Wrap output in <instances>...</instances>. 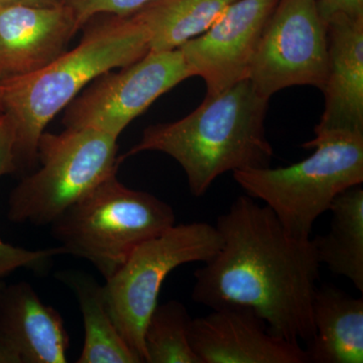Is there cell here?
Instances as JSON below:
<instances>
[{
  "label": "cell",
  "instance_id": "cell-5",
  "mask_svg": "<svg viewBox=\"0 0 363 363\" xmlns=\"http://www.w3.org/2000/svg\"><path fill=\"white\" fill-rule=\"evenodd\" d=\"M173 207L145 191L107 177L52 222V234L66 255L90 262L105 281L138 245L175 225Z\"/></svg>",
  "mask_w": 363,
  "mask_h": 363
},
{
  "label": "cell",
  "instance_id": "cell-6",
  "mask_svg": "<svg viewBox=\"0 0 363 363\" xmlns=\"http://www.w3.org/2000/svg\"><path fill=\"white\" fill-rule=\"evenodd\" d=\"M117 138L93 128L43 133L40 168L13 189L7 217L14 223L49 225L107 177L117 173Z\"/></svg>",
  "mask_w": 363,
  "mask_h": 363
},
{
  "label": "cell",
  "instance_id": "cell-4",
  "mask_svg": "<svg viewBox=\"0 0 363 363\" xmlns=\"http://www.w3.org/2000/svg\"><path fill=\"white\" fill-rule=\"evenodd\" d=\"M303 147L314 152L297 164L242 169L233 172V178L245 195L264 202L289 233L308 240L334 199L362 185L363 135H315Z\"/></svg>",
  "mask_w": 363,
  "mask_h": 363
},
{
  "label": "cell",
  "instance_id": "cell-10",
  "mask_svg": "<svg viewBox=\"0 0 363 363\" xmlns=\"http://www.w3.org/2000/svg\"><path fill=\"white\" fill-rule=\"evenodd\" d=\"M279 0H236L201 35L179 50L213 96L248 77L255 50Z\"/></svg>",
  "mask_w": 363,
  "mask_h": 363
},
{
  "label": "cell",
  "instance_id": "cell-25",
  "mask_svg": "<svg viewBox=\"0 0 363 363\" xmlns=\"http://www.w3.org/2000/svg\"><path fill=\"white\" fill-rule=\"evenodd\" d=\"M4 286H6V284L4 281H0V294H1L2 290H4Z\"/></svg>",
  "mask_w": 363,
  "mask_h": 363
},
{
  "label": "cell",
  "instance_id": "cell-7",
  "mask_svg": "<svg viewBox=\"0 0 363 363\" xmlns=\"http://www.w3.org/2000/svg\"><path fill=\"white\" fill-rule=\"evenodd\" d=\"M222 240L216 226L206 222L173 225L145 241L104 285L114 324L128 346L145 362L143 332L157 306L164 279L177 267L207 262Z\"/></svg>",
  "mask_w": 363,
  "mask_h": 363
},
{
  "label": "cell",
  "instance_id": "cell-18",
  "mask_svg": "<svg viewBox=\"0 0 363 363\" xmlns=\"http://www.w3.org/2000/svg\"><path fill=\"white\" fill-rule=\"evenodd\" d=\"M234 1L152 0L130 16L147 33L150 51H172L204 33Z\"/></svg>",
  "mask_w": 363,
  "mask_h": 363
},
{
  "label": "cell",
  "instance_id": "cell-12",
  "mask_svg": "<svg viewBox=\"0 0 363 363\" xmlns=\"http://www.w3.org/2000/svg\"><path fill=\"white\" fill-rule=\"evenodd\" d=\"M82 23L68 4L0 11V81L28 75L66 52Z\"/></svg>",
  "mask_w": 363,
  "mask_h": 363
},
{
  "label": "cell",
  "instance_id": "cell-17",
  "mask_svg": "<svg viewBox=\"0 0 363 363\" xmlns=\"http://www.w3.org/2000/svg\"><path fill=\"white\" fill-rule=\"evenodd\" d=\"M328 233L313 238L321 264L363 293V189L353 186L332 202Z\"/></svg>",
  "mask_w": 363,
  "mask_h": 363
},
{
  "label": "cell",
  "instance_id": "cell-11",
  "mask_svg": "<svg viewBox=\"0 0 363 363\" xmlns=\"http://www.w3.org/2000/svg\"><path fill=\"white\" fill-rule=\"evenodd\" d=\"M189 339L202 363H309L300 343L274 335L247 308L213 309L191 320Z\"/></svg>",
  "mask_w": 363,
  "mask_h": 363
},
{
  "label": "cell",
  "instance_id": "cell-3",
  "mask_svg": "<svg viewBox=\"0 0 363 363\" xmlns=\"http://www.w3.org/2000/svg\"><path fill=\"white\" fill-rule=\"evenodd\" d=\"M84 26V37L75 49L33 73L0 81V106L11 117L16 135V169L37 164L45 126L86 85L150 52L149 35L133 16H94Z\"/></svg>",
  "mask_w": 363,
  "mask_h": 363
},
{
  "label": "cell",
  "instance_id": "cell-2",
  "mask_svg": "<svg viewBox=\"0 0 363 363\" xmlns=\"http://www.w3.org/2000/svg\"><path fill=\"white\" fill-rule=\"evenodd\" d=\"M269 102L245 79L205 96L180 121L145 128L140 143L119 160L143 152H164L183 168L190 192L201 197L228 172L269 167L274 150L264 126Z\"/></svg>",
  "mask_w": 363,
  "mask_h": 363
},
{
  "label": "cell",
  "instance_id": "cell-23",
  "mask_svg": "<svg viewBox=\"0 0 363 363\" xmlns=\"http://www.w3.org/2000/svg\"><path fill=\"white\" fill-rule=\"evenodd\" d=\"M318 13L325 25L336 16L363 20V0H315Z\"/></svg>",
  "mask_w": 363,
  "mask_h": 363
},
{
  "label": "cell",
  "instance_id": "cell-21",
  "mask_svg": "<svg viewBox=\"0 0 363 363\" xmlns=\"http://www.w3.org/2000/svg\"><path fill=\"white\" fill-rule=\"evenodd\" d=\"M152 0H65L72 7L78 20L84 26L94 16L101 14L128 16Z\"/></svg>",
  "mask_w": 363,
  "mask_h": 363
},
{
  "label": "cell",
  "instance_id": "cell-24",
  "mask_svg": "<svg viewBox=\"0 0 363 363\" xmlns=\"http://www.w3.org/2000/svg\"><path fill=\"white\" fill-rule=\"evenodd\" d=\"M65 4V0H0V11L13 6L52 7Z\"/></svg>",
  "mask_w": 363,
  "mask_h": 363
},
{
  "label": "cell",
  "instance_id": "cell-15",
  "mask_svg": "<svg viewBox=\"0 0 363 363\" xmlns=\"http://www.w3.org/2000/svg\"><path fill=\"white\" fill-rule=\"evenodd\" d=\"M315 333L307 342L309 363L363 362V300L336 286H319L313 301Z\"/></svg>",
  "mask_w": 363,
  "mask_h": 363
},
{
  "label": "cell",
  "instance_id": "cell-26",
  "mask_svg": "<svg viewBox=\"0 0 363 363\" xmlns=\"http://www.w3.org/2000/svg\"><path fill=\"white\" fill-rule=\"evenodd\" d=\"M0 112H2L1 106H0Z\"/></svg>",
  "mask_w": 363,
  "mask_h": 363
},
{
  "label": "cell",
  "instance_id": "cell-1",
  "mask_svg": "<svg viewBox=\"0 0 363 363\" xmlns=\"http://www.w3.org/2000/svg\"><path fill=\"white\" fill-rule=\"evenodd\" d=\"M216 228L221 247L195 272L193 301L212 310L247 308L274 335L309 342L321 267L312 238L289 233L269 208L247 195L234 200Z\"/></svg>",
  "mask_w": 363,
  "mask_h": 363
},
{
  "label": "cell",
  "instance_id": "cell-19",
  "mask_svg": "<svg viewBox=\"0 0 363 363\" xmlns=\"http://www.w3.org/2000/svg\"><path fill=\"white\" fill-rule=\"evenodd\" d=\"M191 320L179 301L157 304L143 332L145 362L202 363L189 339Z\"/></svg>",
  "mask_w": 363,
  "mask_h": 363
},
{
  "label": "cell",
  "instance_id": "cell-8",
  "mask_svg": "<svg viewBox=\"0 0 363 363\" xmlns=\"http://www.w3.org/2000/svg\"><path fill=\"white\" fill-rule=\"evenodd\" d=\"M327 64V26L316 1L279 0L260 35L247 79L269 100L292 86L322 91Z\"/></svg>",
  "mask_w": 363,
  "mask_h": 363
},
{
  "label": "cell",
  "instance_id": "cell-20",
  "mask_svg": "<svg viewBox=\"0 0 363 363\" xmlns=\"http://www.w3.org/2000/svg\"><path fill=\"white\" fill-rule=\"evenodd\" d=\"M61 255H66V250L62 247L28 250L0 240V281L21 267L43 271L55 257Z\"/></svg>",
  "mask_w": 363,
  "mask_h": 363
},
{
  "label": "cell",
  "instance_id": "cell-9",
  "mask_svg": "<svg viewBox=\"0 0 363 363\" xmlns=\"http://www.w3.org/2000/svg\"><path fill=\"white\" fill-rule=\"evenodd\" d=\"M194 77L180 50L150 51L121 71H111L66 107V128H93L118 138L157 98Z\"/></svg>",
  "mask_w": 363,
  "mask_h": 363
},
{
  "label": "cell",
  "instance_id": "cell-16",
  "mask_svg": "<svg viewBox=\"0 0 363 363\" xmlns=\"http://www.w3.org/2000/svg\"><path fill=\"white\" fill-rule=\"evenodd\" d=\"M57 277L75 294L82 313L85 338L77 362L143 363L114 324L104 286L80 272H60Z\"/></svg>",
  "mask_w": 363,
  "mask_h": 363
},
{
  "label": "cell",
  "instance_id": "cell-13",
  "mask_svg": "<svg viewBox=\"0 0 363 363\" xmlns=\"http://www.w3.org/2000/svg\"><path fill=\"white\" fill-rule=\"evenodd\" d=\"M70 338L63 318L26 281L0 294V363H65Z\"/></svg>",
  "mask_w": 363,
  "mask_h": 363
},
{
  "label": "cell",
  "instance_id": "cell-14",
  "mask_svg": "<svg viewBox=\"0 0 363 363\" xmlns=\"http://www.w3.org/2000/svg\"><path fill=\"white\" fill-rule=\"evenodd\" d=\"M326 26L325 105L315 135H363V20L336 16Z\"/></svg>",
  "mask_w": 363,
  "mask_h": 363
},
{
  "label": "cell",
  "instance_id": "cell-22",
  "mask_svg": "<svg viewBox=\"0 0 363 363\" xmlns=\"http://www.w3.org/2000/svg\"><path fill=\"white\" fill-rule=\"evenodd\" d=\"M16 135L11 117L0 112V178L16 171Z\"/></svg>",
  "mask_w": 363,
  "mask_h": 363
}]
</instances>
